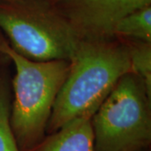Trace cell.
I'll return each mask as SVG.
<instances>
[{"instance_id":"cell-11","label":"cell","mask_w":151,"mask_h":151,"mask_svg":"<svg viewBox=\"0 0 151 151\" xmlns=\"http://www.w3.org/2000/svg\"></svg>"},{"instance_id":"cell-4","label":"cell","mask_w":151,"mask_h":151,"mask_svg":"<svg viewBox=\"0 0 151 151\" xmlns=\"http://www.w3.org/2000/svg\"><path fill=\"white\" fill-rule=\"evenodd\" d=\"M150 99L137 76L124 75L91 119L95 151H144L150 145Z\"/></svg>"},{"instance_id":"cell-2","label":"cell","mask_w":151,"mask_h":151,"mask_svg":"<svg viewBox=\"0 0 151 151\" xmlns=\"http://www.w3.org/2000/svg\"><path fill=\"white\" fill-rule=\"evenodd\" d=\"M0 53L15 66L10 127L20 151L38 145L46 135L56 97L70 69V60L36 61L23 56L0 36Z\"/></svg>"},{"instance_id":"cell-9","label":"cell","mask_w":151,"mask_h":151,"mask_svg":"<svg viewBox=\"0 0 151 151\" xmlns=\"http://www.w3.org/2000/svg\"><path fill=\"white\" fill-rule=\"evenodd\" d=\"M11 97L4 80L0 81V151H20L11 129Z\"/></svg>"},{"instance_id":"cell-3","label":"cell","mask_w":151,"mask_h":151,"mask_svg":"<svg viewBox=\"0 0 151 151\" xmlns=\"http://www.w3.org/2000/svg\"><path fill=\"white\" fill-rule=\"evenodd\" d=\"M0 30L16 52L36 61L70 60L81 41L50 0L0 1Z\"/></svg>"},{"instance_id":"cell-6","label":"cell","mask_w":151,"mask_h":151,"mask_svg":"<svg viewBox=\"0 0 151 151\" xmlns=\"http://www.w3.org/2000/svg\"><path fill=\"white\" fill-rule=\"evenodd\" d=\"M91 119L83 116L71 120L27 151H95Z\"/></svg>"},{"instance_id":"cell-7","label":"cell","mask_w":151,"mask_h":151,"mask_svg":"<svg viewBox=\"0 0 151 151\" xmlns=\"http://www.w3.org/2000/svg\"><path fill=\"white\" fill-rule=\"evenodd\" d=\"M115 35L151 43V5L139 9L124 18L116 26Z\"/></svg>"},{"instance_id":"cell-10","label":"cell","mask_w":151,"mask_h":151,"mask_svg":"<svg viewBox=\"0 0 151 151\" xmlns=\"http://www.w3.org/2000/svg\"><path fill=\"white\" fill-rule=\"evenodd\" d=\"M0 1H7V0H0ZM50 1H55V0H50Z\"/></svg>"},{"instance_id":"cell-1","label":"cell","mask_w":151,"mask_h":151,"mask_svg":"<svg viewBox=\"0 0 151 151\" xmlns=\"http://www.w3.org/2000/svg\"><path fill=\"white\" fill-rule=\"evenodd\" d=\"M131 72L127 44L83 41L70 60V69L56 97L47 134L73 119L96 113L118 81Z\"/></svg>"},{"instance_id":"cell-8","label":"cell","mask_w":151,"mask_h":151,"mask_svg":"<svg viewBox=\"0 0 151 151\" xmlns=\"http://www.w3.org/2000/svg\"><path fill=\"white\" fill-rule=\"evenodd\" d=\"M128 45L131 72L144 82L151 96V43L132 41Z\"/></svg>"},{"instance_id":"cell-5","label":"cell","mask_w":151,"mask_h":151,"mask_svg":"<svg viewBox=\"0 0 151 151\" xmlns=\"http://www.w3.org/2000/svg\"><path fill=\"white\" fill-rule=\"evenodd\" d=\"M83 41H108L124 18L151 5V0H55L53 1Z\"/></svg>"}]
</instances>
